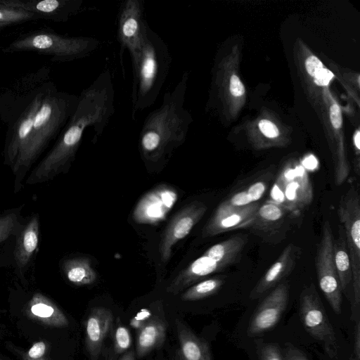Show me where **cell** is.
I'll return each instance as SVG.
<instances>
[{
    "mask_svg": "<svg viewBox=\"0 0 360 360\" xmlns=\"http://www.w3.org/2000/svg\"><path fill=\"white\" fill-rule=\"evenodd\" d=\"M114 103L112 77L110 70L106 69L81 92L63 134L52 150L33 170L27 183L46 181L62 172L74 160L87 128L93 131L92 141L96 142L115 112Z\"/></svg>",
    "mask_w": 360,
    "mask_h": 360,
    "instance_id": "1",
    "label": "cell"
},
{
    "mask_svg": "<svg viewBox=\"0 0 360 360\" xmlns=\"http://www.w3.org/2000/svg\"><path fill=\"white\" fill-rule=\"evenodd\" d=\"M189 72L184 71L173 89L165 93L161 105L146 117L139 134L143 158L158 162L182 145L192 117L184 106Z\"/></svg>",
    "mask_w": 360,
    "mask_h": 360,
    "instance_id": "2",
    "label": "cell"
},
{
    "mask_svg": "<svg viewBox=\"0 0 360 360\" xmlns=\"http://www.w3.org/2000/svg\"><path fill=\"white\" fill-rule=\"evenodd\" d=\"M172 61L163 39L148 25L139 58L132 63L131 118L152 106L164 86Z\"/></svg>",
    "mask_w": 360,
    "mask_h": 360,
    "instance_id": "3",
    "label": "cell"
},
{
    "mask_svg": "<svg viewBox=\"0 0 360 360\" xmlns=\"http://www.w3.org/2000/svg\"><path fill=\"white\" fill-rule=\"evenodd\" d=\"M78 96L65 93L50 94L42 98L29 139L12 166L14 174L28 169L46 144L74 112Z\"/></svg>",
    "mask_w": 360,
    "mask_h": 360,
    "instance_id": "4",
    "label": "cell"
},
{
    "mask_svg": "<svg viewBox=\"0 0 360 360\" xmlns=\"http://www.w3.org/2000/svg\"><path fill=\"white\" fill-rule=\"evenodd\" d=\"M100 45V40L91 37H65L39 32L14 41L7 50L37 51L51 55L59 60L71 61L91 55Z\"/></svg>",
    "mask_w": 360,
    "mask_h": 360,
    "instance_id": "5",
    "label": "cell"
},
{
    "mask_svg": "<svg viewBox=\"0 0 360 360\" xmlns=\"http://www.w3.org/2000/svg\"><path fill=\"white\" fill-rule=\"evenodd\" d=\"M338 214L342 224L352 269L354 321L359 320L360 304V197L359 191L352 186L342 196Z\"/></svg>",
    "mask_w": 360,
    "mask_h": 360,
    "instance_id": "6",
    "label": "cell"
},
{
    "mask_svg": "<svg viewBox=\"0 0 360 360\" xmlns=\"http://www.w3.org/2000/svg\"><path fill=\"white\" fill-rule=\"evenodd\" d=\"M300 312L307 331L322 343L330 359L335 358L338 345L335 331L314 284L302 290L300 297Z\"/></svg>",
    "mask_w": 360,
    "mask_h": 360,
    "instance_id": "7",
    "label": "cell"
},
{
    "mask_svg": "<svg viewBox=\"0 0 360 360\" xmlns=\"http://www.w3.org/2000/svg\"><path fill=\"white\" fill-rule=\"evenodd\" d=\"M313 195L308 174L302 165H297L285 168L278 175L268 200L300 213L311 203Z\"/></svg>",
    "mask_w": 360,
    "mask_h": 360,
    "instance_id": "8",
    "label": "cell"
},
{
    "mask_svg": "<svg viewBox=\"0 0 360 360\" xmlns=\"http://www.w3.org/2000/svg\"><path fill=\"white\" fill-rule=\"evenodd\" d=\"M300 213L270 200L259 205L254 219L248 226L252 234L263 241L278 244L298 225Z\"/></svg>",
    "mask_w": 360,
    "mask_h": 360,
    "instance_id": "9",
    "label": "cell"
},
{
    "mask_svg": "<svg viewBox=\"0 0 360 360\" xmlns=\"http://www.w3.org/2000/svg\"><path fill=\"white\" fill-rule=\"evenodd\" d=\"M334 236L328 220L322 226L321 236L317 246L316 270L319 287L336 314L341 313L342 290L333 259Z\"/></svg>",
    "mask_w": 360,
    "mask_h": 360,
    "instance_id": "10",
    "label": "cell"
},
{
    "mask_svg": "<svg viewBox=\"0 0 360 360\" xmlns=\"http://www.w3.org/2000/svg\"><path fill=\"white\" fill-rule=\"evenodd\" d=\"M143 0H125L120 6L117 14V39L122 51L127 49L131 64L136 62L141 52L146 28L148 25L145 18Z\"/></svg>",
    "mask_w": 360,
    "mask_h": 360,
    "instance_id": "11",
    "label": "cell"
},
{
    "mask_svg": "<svg viewBox=\"0 0 360 360\" xmlns=\"http://www.w3.org/2000/svg\"><path fill=\"white\" fill-rule=\"evenodd\" d=\"M206 211L207 206L203 202L193 201L173 217L166 226L160 243L159 252L162 262L169 260L174 245L190 233Z\"/></svg>",
    "mask_w": 360,
    "mask_h": 360,
    "instance_id": "12",
    "label": "cell"
},
{
    "mask_svg": "<svg viewBox=\"0 0 360 360\" xmlns=\"http://www.w3.org/2000/svg\"><path fill=\"white\" fill-rule=\"evenodd\" d=\"M259 202L234 207L221 202L205 226L202 236L207 238L225 232L247 229L254 219Z\"/></svg>",
    "mask_w": 360,
    "mask_h": 360,
    "instance_id": "13",
    "label": "cell"
},
{
    "mask_svg": "<svg viewBox=\"0 0 360 360\" xmlns=\"http://www.w3.org/2000/svg\"><path fill=\"white\" fill-rule=\"evenodd\" d=\"M288 300L289 285L284 281L275 287L255 312L249 324L248 335H258L274 327L285 311Z\"/></svg>",
    "mask_w": 360,
    "mask_h": 360,
    "instance_id": "14",
    "label": "cell"
},
{
    "mask_svg": "<svg viewBox=\"0 0 360 360\" xmlns=\"http://www.w3.org/2000/svg\"><path fill=\"white\" fill-rule=\"evenodd\" d=\"M83 0H0V7L24 11L37 15L66 21L79 11Z\"/></svg>",
    "mask_w": 360,
    "mask_h": 360,
    "instance_id": "15",
    "label": "cell"
},
{
    "mask_svg": "<svg viewBox=\"0 0 360 360\" xmlns=\"http://www.w3.org/2000/svg\"><path fill=\"white\" fill-rule=\"evenodd\" d=\"M301 250L292 243L288 244L278 258L258 281L250 293V298L257 299L264 292L276 286L294 269Z\"/></svg>",
    "mask_w": 360,
    "mask_h": 360,
    "instance_id": "16",
    "label": "cell"
},
{
    "mask_svg": "<svg viewBox=\"0 0 360 360\" xmlns=\"http://www.w3.org/2000/svg\"><path fill=\"white\" fill-rule=\"evenodd\" d=\"M112 322V311L97 307L91 309L86 321V347L91 360H98L103 341Z\"/></svg>",
    "mask_w": 360,
    "mask_h": 360,
    "instance_id": "17",
    "label": "cell"
},
{
    "mask_svg": "<svg viewBox=\"0 0 360 360\" xmlns=\"http://www.w3.org/2000/svg\"><path fill=\"white\" fill-rule=\"evenodd\" d=\"M224 269L212 259L202 255L181 271L167 286L166 290L169 293L176 295L186 288L202 281L207 276Z\"/></svg>",
    "mask_w": 360,
    "mask_h": 360,
    "instance_id": "18",
    "label": "cell"
},
{
    "mask_svg": "<svg viewBox=\"0 0 360 360\" xmlns=\"http://www.w3.org/2000/svg\"><path fill=\"white\" fill-rule=\"evenodd\" d=\"M42 98L41 94H39L33 99L14 129L6 150V160L11 167L15 163L18 153L23 148L29 139L34 118L41 106Z\"/></svg>",
    "mask_w": 360,
    "mask_h": 360,
    "instance_id": "19",
    "label": "cell"
},
{
    "mask_svg": "<svg viewBox=\"0 0 360 360\" xmlns=\"http://www.w3.org/2000/svg\"><path fill=\"white\" fill-rule=\"evenodd\" d=\"M25 312L30 319L45 326L63 328L69 324L68 319L57 305L39 292L32 296Z\"/></svg>",
    "mask_w": 360,
    "mask_h": 360,
    "instance_id": "20",
    "label": "cell"
},
{
    "mask_svg": "<svg viewBox=\"0 0 360 360\" xmlns=\"http://www.w3.org/2000/svg\"><path fill=\"white\" fill-rule=\"evenodd\" d=\"M179 348L177 360H212L207 343L198 337L185 323L175 321Z\"/></svg>",
    "mask_w": 360,
    "mask_h": 360,
    "instance_id": "21",
    "label": "cell"
},
{
    "mask_svg": "<svg viewBox=\"0 0 360 360\" xmlns=\"http://www.w3.org/2000/svg\"><path fill=\"white\" fill-rule=\"evenodd\" d=\"M167 325L158 316H153L139 330L136 354L143 357L153 349L160 347L165 340Z\"/></svg>",
    "mask_w": 360,
    "mask_h": 360,
    "instance_id": "22",
    "label": "cell"
},
{
    "mask_svg": "<svg viewBox=\"0 0 360 360\" xmlns=\"http://www.w3.org/2000/svg\"><path fill=\"white\" fill-rule=\"evenodd\" d=\"M333 259L342 292L347 295L352 285V269L343 227L339 226L338 236L333 238Z\"/></svg>",
    "mask_w": 360,
    "mask_h": 360,
    "instance_id": "23",
    "label": "cell"
},
{
    "mask_svg": "<svg viewBox=\"0 0 360 360\" xmlns=\"http://www.w3.org/2000/svg\"><path fill=\"white\" fill-rule=\"evenodd\" d=\"M39 239V222L33 217L20 233L14 251V258L18 267H25L37 248Z\"/></svg>",
    "mask_w": 360,
    "mask_h": 360,
    "instance_id": "24",
    "label": "cell"
},
{
    "mask_svg": "<svg viewBox=\"0 0 360 360\" xmlns=\"http://www.w3.org/2000/svg\"><path fill=\"white\" fill-rule=\"evenodd\" d=\"M247 242L246 236H236L212 245L203 255L226 268L240 258Z\"/></svg>",
    "mask_w": 360,
    "mask_h": 360,
    "instance_id": "25",
    "label": "cell"
},
{
    "mask_svg": "<svg viewBox=\"0 0 360 360\" xmlns=\"http://www.w3.org/2000/svg\"><path fill=\"white\" fill-rule=\"evenodd\" d=\"M63 270L68 280L77 285H90L97 279L91 260L85 257L65 260L63 264Z\"/></svg>",
    "mask_w": 360,
    "mask_h": 360,
    "instance_id": "26",
    "label": "cell"
},
{
    "mask_svg": "<svg viewBox=\"0 0 360 360\" xmlns=\"http://www.w3.org/2000/svg\"><path fill=\"white\" fill-rule=\"evenodd\" d=\"M224 281L222 277L202 280L188 288L181 298L184 301H195L211 296L220 290Z\"/></svg>",
    "mask_w": 360,
    "mask_h": 360,
    "instance_id": "27",
    "label": "cell"
},
{
    "mask_svg": "<svg viewBox=\"0 0 360 360\" xmlns=\"http://www.w3.org/2000/svg\"><path fill=\"white\" fill-rule=\"evenodd\" d=\"M39 15L17 9L0 7V24L7 25L36 18Z\"/></svg>",
    "mask_w": 360,
    "mask_h": 360,
    "instance_id": "28",
    "label": "cell"
},
{
    "mask_svg": "<svg viewBox=\"0 0 360 360\" xmlns=\"http://www.w3.org/2000/svg\"><path fill=\"white\" fill-rule=\"evenodd\" d=\"M271 176V174H263L244 188L253 202H257L262 197L269 186Z\"/></svg>",
    "mask_w": 360,
    "mask_h": 360,
    "instance_id": "29",
    "label": "cell"
},
{
    "mask_svg": "<svg viewBox=\"0 0 360 360\" xmlns=\"http://www.w3.org/2000/svg\"><path fill=\"white\" fill-rule=\"evenodd\" d=\"M131 344V338L129 330L120 326L115 333V350L117 353H122L129 349Z\"/></svg>",
    "mask_w": 360,
    "mask_h": 360,
    "instance_id": "30",
    "label": "cell"
},
{
    "mask_svg": "<svg viewBox=\"0 0 360 360\" xmlns=\"http://www.w3.org/2000/svg\"><path fill=\"white\" fill-rule=\"evenodd\" d=\"M18 224L15 214L0 217V243L6 240L15 231Z\"/></svg>",
    "mask_w": 360,
    "mask_h": 360,
    "instance_id": "31",
    "label": "cell"
},
{
    "mask_svg": "<svg viewBox=\"0 0 360 360\" xmlns=\"http://www.w3.org/2000/svg\"><path fill=\"white\" fill-rule=\"evenodd\" d=\"M224 202L234 207H243L253 203L244 188H240L231 193Z\"/></svg>",
    "mask_w": 360,
    "mask_h": 360,
    "instance_id": "32",
    "label": "cell"
},
{
    "mask_svg": "<svg viewBox=\"0 0 360 360\" xmlns=\"http://www.w3.org/2000/svg\"><path fill=\"white\" fill-rule=\"evenodd\" d=\"M46 345L43 341L35 342L28 350L25 360H40L46 352Z\"/></svg>",
    "mask_w": 360,
    "mask_h": 360,
    "instance_id": "33",
    "label": "cell"
},
{
    "mask_svg": "<svg viewBox=\"0 0 360 360\" xmlns=\"http://www.w3.org/2000/svg\"><path fill=\"white\" fill-rule=\"evenodd\" d=\"M151 313L149 310L144 309L140 311L130 321V325L140 330L151 318Z\"/></svg>",
    "mask_w": 360,
    "mask_h": 360,
    "instance_id": "34",
    "label": "cell"
},
{
    "mask_svg": "<svg viewBox=\"0 0 360 360\" xmlns=\"http://www.w3.org/2000/svg\"><path fill=\"white\" fill-rule=\"evenodd\" d=\"M262 360H283L278 349L271 345L263 347L261 352Z\"/></svg>",
    "mask_w": 360,
    "mask_h": 360,
    "instance_id": "35",
    "label": "cell"
},
{
    "mask_svg": "<svg viewBox=\"0 0 360 360\" xmlns=\"http://www.w3.org/2000/svg\"><path fill=\"white\" fill-rule=\"evenodd\" d=\"M259 127L266 137L275 138L278 136V130L276 126L267 120H262L259 122Z\"/></svg>",
    "mask_w": 360,
    "mask_h": 360,
    "instance_id": "36",
    "label": "cell"
},
{
    "mask_svg": "<svg viewBox=\"0 0 360 360\" xmlns=\"http://www.w3.org/2000/svg\"><path fill=\"white\" fill-rule=\"evenodd\" d=\"M307 72L314 77L323 68L322 63L314 56H309L305 61Z\"/></svg>",
    "mask_w": 360,
    "mask_h": 360,
    "instance_id": "37",
    "label": "cell"
},
{
    "mask_svg": "<svg viewBox=\"0 0 360 360\" xmlns=\"http://www.w3.org/2000/svg\"><path fill=\"white\" fill-rule=\"evenodd\" d=\"M333 77V73L326 68H322L314 76V82L319 86H326Z\"/></svg>",
    "mask_w": 360,
    "mask_h": 360,
    "instance_id": "38",
    "label": "cell"
},
{
    "mask_svg": "<svg viewBox=\"0 0 360 360\" xmlns=\"http://www.w3.org/2000/svg\"><path fill=\"white\" fill-rule=\"evenodd\" d=\"M230 91L234 96H240L245 93V88L243 83L235 75H232L231 77Z\"/></svg>",
    "mask_w": 360,
    "mask_h": 360,
    "instance_id": "39",
    "label": "cell"
},
{
    "mask_svg": "<svg viewBox=\"0 0 360 360\" xmlns=\"http://www.w3.org/2000/svg\"><path fill=\"white\" fill-rule=\"evenodd\" d=\"M330 119L334 128L338 129L342 124V115L340 107L333 104L330 108Z\"/></svg>",
    "mask_w": 360,
    "mask_h": 360,
    "instance_id": "40",
    "label": "cell"
},
{
    "mask_svg": "<svg viewBox=\"0 0 360 360\" xmlns=\"http://www.w3.org/2000/svg\"><path fill=\"white\" fill-rule=\"evenodd\" d=\"M285 360H309L297 348L293 346L288 347L285 350Z\"/></svg>",
    "mask_w": 360,
    "mask_h": 360,
    "instance_id": "41",
    "label": "cell"
},
{
    "mask_svg": "<svg viewBox=\"0 0 360 360\" xmlns=\"http://www.w3.org/2000/svg\"><path fill=\"white\" fill-rule=\"evenodd\" d=\"M354 354L357 359L360 360V321H356L354 332Z\"/></svg>",
    "mask_w": 360,
    "mask_h": 360,
    "instance_id": "42",
    "label": "cell"
},
{
    "mask_svg": "<svg viewBox=\"0 0 360 360\" xmlns=\"http://www.w3.org/2000/svg\"><path fill=\"white\" fill-rule=\"evenodd\" d=\"M120 360H135L134 352L133 350L128 352Z\"/></svg>",
    "mask_w": 360,
    "mask_h": 360,
    "instance_id": "43",
    "label": "cell"
},
{
    "mask_svg": "<svg viewBox=\"0 0 360 360\" xmlns=\"http://www.w3.org/2000/svg\"><path fill=\"white\" fill-rule=\"evenodd\" d=\"M354 144L358 150L360 149V132L358 131L354 135Z\"/></svg>",
    "mask_w": 360,
    "mask_h": 360,
    "instance_id": "44",
    "label": "cell"
},
{
    "mask_svg": "<svg viewBox=\"0 0 360 360\" xmlns=\"http://www.w3.org/2000/svg\"><path fill=\"white\" fill-rule=\"evenodd\" d=\"M4 25H4V24H0V27H3V26H4Z\"/></svg>",
    "mask_w": 360,
    "mask_h": 360,
    "instance_id": "45",
    "label": "cell"
},
{
    "mask_svg": "<svg viewBox=\"0 0 360 360\" xmlns=\"http://www.w3.org/2000/svg\"><path fill=\"white\" fill-rule=\"evenodd\" d=\"M351 360H359V359H357L356 357H354V359H351Z\"/></svg>",
    "mask_w": 360,
    "mask_h": 360,
    "instance_id": "46",
    "label": "cell"
}]
</instances>
